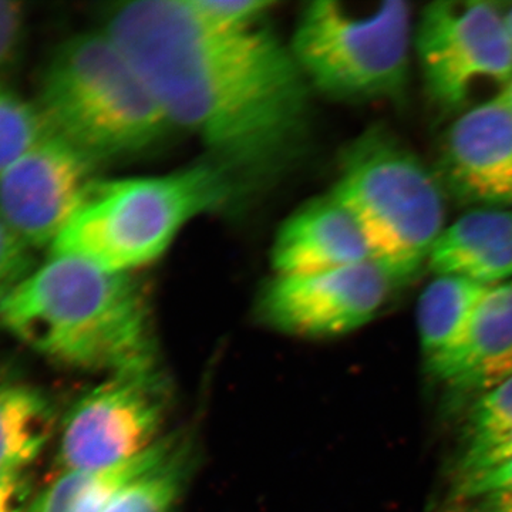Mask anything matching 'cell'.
<instances>
[{
    "label": "cell",
    "instance_id": "603a6c76",
    "mask_svg": "<svg viewBox=\"0 0 512 512\" xmlns=\"http://www.w3.org/2000/svg\"><path fill=\"white\" fill-rule=\"evenodd\" d=\"M456 490L458 497L467 501L512 493V458L476 476L461 478Z\"/></svg>",
    "mask_w": 512,
    "mask_h": 512
},
{
    "label": "cell",
    "instance_id": "4316f807",
    "mask_svg": "<svg viewBox=\"0 0 512 512\" xmlns=\"http://www.w3.org/2000/svg\"><path fill=\"white\" fill-rule=\"evenodd\" d=\"M501 15H503L505 30H507V35L510 37L512 43V3H507V5H501Z\"/></svg>",
    "mask_w": 512,
    "mask_h": 512
},
{
    "label": "cell",
    "instance_id": "7c38bea8",
    "mask_svg": "<svg viewBox=\"0 0 512 512\" xmlns=\"http://www.w3.org/2000/svg\"><path fill=\"white\" fill-rule=\"evenodd\" d=\"M370 259L355 218L332 194L296 210L279 228L272 247L275 275L318 274Z\"/></svg>",
    "mask_w": 512,
    "mask_h": 512
},
{
    "label": "cell",
    "instance_id": "5b68a950",
    "mask_svg": "<svg viewBox=\"0 0 512 512\" xmlns=\"http://www.w3.org/2000/svg\"><path fill=\"white\" fill-rule=\"evenodd\" d=\"M330 194L350 212L369 247L397 286L429 266L446 229V200L434 168L387 128L353 141Z\"/></svg>",
    "mask_w": 512,
    "mask_h": 512
},
{
    "label": "cell",
    "instance_id": "ba28073f",
    "mask_svg": "<svg viewBox=\"0 0 512 512\" xmlns=\"http://www.w3.org/2000/svg\"><path fill=\"white\" fill-rule=\"evenodd\" d=\"M171 387L158 363L111 373L64 420V470H101L147 453L167 434Z\"/></svg>",
    "mask_w": 512,
    "mask_h": 512
},
{
    "label": "cell",
    "instance_id": "6da1fadb",
    "mask_svg": "<svg viewBox=\"0 0 512 512\" xmlns=\"http://www.w3.org/2000/svg\"><path fill=\"white\" fill-rule=\"evenodd\" d=\"M107 33L133 62L174 128L208 148L238 183L284 171L308 140L311 90L271 32L202 19L188 0L124 3Z\"/></svg>",
    "mask_w": 512,
    "mask_h": 512
},
{
    "label": "cell",
    "instance_id": "30bf717a",
    "mask_svg": "<svg viewBox=\"0 0 512 512\" xmlns=\"http://www.w3.org/2000/svg\"><path fill=\"white\" fill-rule=\"evenodd\" d=\"M97 164L50 131L0 173V215L26 247L52 248L92 187Z\"/></svg>",
    "mask_w": 512,
    "mask_h": 512
},
{
    "label": "cell",
    "instance_id": "7a4b0ae2",
    "mask_svg": "<svg viewBox=\"0 0 512 512\" xmlns=\"http://www.w3.org/2000/svg\"><path fill=\"white\" fill-rule=\"evenodd\" d=\"M0 325L50 360L111 373L157 362L153 308L136 274L50 255L0 295Z\"/></svg>",
    "mask_w": 512,
    "mask_h": 512
},
{
    "label": "cell",
    "instance_id": "d6986e66",
    "mask_svg": "<svg viewBox=\"0 0 512 512\" xmlns=\"http://www.w3.org/2000/svg\"><path fill=\"white\" fill-rule=\"evenodd\" d=\"M194 443L177 434L173 446L153 466L128 481L103 512H175L190 483Z\"/></svg>",
    "mask_w": 512,
    "mask_h": 512
},
{
    "label": "cell",
    "instance_id": "4fadbf2b",
    "mask_svg": "<svg viewBox=\"0 0 512 512\" xmlns=\"http://www.w3.org/2000/svg\"><path fill=\"white\" fill-rule=\"evenodd\" d=\"M511 377L512 279H508L488 286L463 346L437 380L471 403Z\"/></svg>",
    "mask_w": 512,
    "mask_h": 512
},
{
    "label": "cell",
    "instance_id": "e0dca14e",
    "mask_svg": "<svg viewBox=\"0 0 512 512\" xmlns=\"http://www.w3.org/2000/svg\"><path fill=\"white\" fill-rule=\"evenodd\" d=\"M52 404L33 387L0 382V470L23 471L55 431Z\"/></svg>",
    "mask_w": 512,
    "mask_h": 512
},
{
    "label": "cell",
    "instance_id": "9a60e30c",
    "mask_svg": "<svg viewBox=\"0 0 512 512\" xmlns=\"http://www.w3.org/2000/svg\"><path fill=\"white\" fill-rule=\"evenodd\" d=\"M488 286L456 275H434L417 303L421 353L427 372L439 379L463 346Z\"/></svg>",
    "mask_w": 512,
    "mask_h": 512
},
{
    "label": "cell",
    "instance_id": "cb8c5ba5",
    "mask_svg": "<svg viewBox=\"0 0 512 512\" xmlns=\"http://www.w3.org/2000/svg\"><path fill=\"white\" fill-rule=\"evenodd\" d=\"M25 28L22 3L0 0V72L18 56Z\"/></svg>",
    "mask_w": 512,
    "mask_h": 512
},
{
    "label": "cell",
    "instance_id": "44dd1931",
    "mask_svg": "<svg viewBox=\"0 0 512 512\" xmlns=\"http://www.w3.org/2000/svg\"><path fill=\"white\" fill-rule=\"evenodd\" d=\"M202 19L220 28L241 30L261 26L269 10L275 8L268 0H188Z\"/></svg>",
    "mask_w": 512,
    "mask_h": 512
},
{
    "label": "cell",
    "instance_id": "83f0119b",
    "mask_svg": "<svg viewBox=\"0 0 512 512\" xmlns=\"http://www.w3.org/2000/svg\"><path fill=\"white\" fill-rule=\"evenodd\" d=\"M504 99L507 100V103L512 107V83L510 87H508L507 92L504 93Z\"/></svg>",
    "mask_w": 512,
    "mask_h": 512
},
{
    "label": "cell",
    "instance_id": "5bb4252c",
    "mask_svg": "<svg viewBox=\"0 0 512 512\" xmlns=\"http://www.w3.org/2000/svg\"><path fill=\"white\" fill-rule=\"evenodd\" d=\"M427 269L484 285L512 279V208L468 210L447 225Z\"/></svg>",
    "mask_w": 512,
    "mask_h": 512
},
{
    "label": "cell",
    "instance_id": "8992f818",
    "mask_svg": "<svg viewBox=\"0 0 512 512\" xmlns=\"http://www.w3.org/2000/svg\"><path fill=\"white\" fill-rule=\"evenodd\" d=\"M412 5L316 0L299 15L293 56L309 86L343 101H400L412 66Z\"/></svg>",
    "mask_w": 512,
    "mask_h": 512
},
{
    "label": "cell",
    "instance_id": "ffe728a7",
    "mask_svg": "<svg viewBox=\"0 0 512 512\" xmlns=\"http://www.w3.org/2000/svg\"><path fill=\"white\" fill-rule=\"evenodd\" d=\"M50 131L37 103L0 84V173Z\"/></svg>",
    "mask_w": 512,
    "mask_h": 512
},
{
    "label": "cell",
    "instance_id": "2e32d148",
    "mask_svg": "<svg viewBox=\"0 0 512 512\" xmlns=\"http://www.w3.org/2000/svg\"><path fill=\"white\" fill-rule=\"evenodd\" d=\"M167 434L157 446L136 458L101 470H64L45 490L33 495L26 512H103L121 488L156 464L173 446Z\"/></svg>",
    "mask_w": 512,
    "mask_h": 512
},
{
    "label": "cell",
    "instance_id": "277c9868",
    "mask_svg": "<svg viewBox=\"0 0 512 512\" xmlns=\"http://www.w3.org/2000/svg\"><path fill=\"white\" fill-rule=\"evenodd\" d=\"M37 106L56 136L97 165L146 154L175 130L136 66L104 29L57 47Z\"/></svg>",
    "mask_w": 512,
    "mask_h": 512
},
{
    "label": "cell",
    "instance_id": "8fae6325",
    "mask_svg": "<svg viewBox=\"0 0 512 512\" xmlns=\"http://www.w3.org/2000/svg\"><path fill=\"white\" fill-rule=\"evenodd\" d=\"M434 171L447 198L470 210L512 208V107L504 96L453 120Z\"/></svg>",
    "mask_w": 512,
    "mask_h": 512
},
{
    "label": "cell",
    "instance_id": "52a82bcc",
    "mask_svg": "<svg viewBox=\"0 0 512 512\" xmlns=\"http://www.w3.org/2000/svg\"><path fill=\"white\" fill-rule=\"evenodd\" d=\"M413 49L427 96L441 113L460 116L504 96L512 83L500 3H429L414 23Z\"/></svg>",
    "mask_w": 512,
    "mask_h": 512
},
{
    "label": "cell",
    "instance_id": "484cf974",
    "mask_svg": "<svg viewBox=\"0 0 512 512\" xmlns=\"http://www.w3.org/2000/svg\"><path fill=\"white\" fill-rule=\"evenodd\" d=\"M476 503V512H512V493L490 495Z\"/></svg>",
    "mask_w": 512,
    "mask_h": 512
},
{
    "label": "cell",
    "instance_id": "9c48e42d",
    "mask_svg": "<svg viewBox=\"0 0 512 512\" xmlns=\"http://www.w3.org/2000/svg\"><path fill=\"white\" fill-rule=\"evenodd\" d=\"M397 288L375 261L318 272L275 275L259 296V318L299 338H335L367 325Z\"/></svg>",
    "mask_w": 512,
    "mask_h": 512
},
{
    "label": "cell",
    "instance_id": "d4e9b609",
    "mask_svg": "<svg viewBox=\"0 0 512 512\" xmlns=\"http://www.w3.org/2000/svg\"><path fill=\"white\" fill-rule=\"evenodd\" d=\"M32 498L25 470H0V512H26Z\"/></svg>",
    "mask_w": 512,
    "mask_h": 512
},
{
    "label": "cell",
    "instance_id": "7402d4cb",
    "mask_svg": "<svg viewBox=\"0 0 512 512\" xmlns=\"http://www.w3.org/2000/svg\"><path fill=\"white\" fill-rule=\"evenodd\" d=\"M32 271V249L20 241L0 215V295Z\"/></svg>",
    "mask_w": 512,
    "mask_h": 512
},
{
    "label": "cell",
    "instance_id": "3957f363",
    "mask_svg": "<svg viewBox=\"0 0 512 512\" xmlns=\"http://www.w3.org/2000/svg\"><path fill=\"white\" fill-rule=\"evenodd\" d=\"M238 180L214 160L144 177L96 180L50 255L136 274L171 247L191 221L227 204Z\"/></svg>",
    "mask_w": 512,
    "mask_h": 512
},
{
    "label": "cell",
    "instance_id": "ac0fdd59",
    "mask_svg": "<svg viewBox=\"0 0 512 512\" xmlns=\"http://www.w3.org/2000/svg\"><path fill=\"white\" fill-rule=\"evenodd\" d=\"M512 458V377L470 403L461 431L458 480Z\"/></svg>",
    "mask_w": 512,
    "mask_h": 512
}]
</instances>
